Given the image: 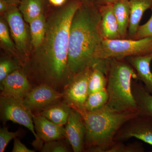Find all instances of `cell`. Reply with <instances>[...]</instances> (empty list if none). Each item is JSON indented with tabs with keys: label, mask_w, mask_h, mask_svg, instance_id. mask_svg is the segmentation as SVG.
<instances>
[{
	"label": "cell",
	"mask_w": 152,
	"mask_h": 152,
	"mask_svg": "<svg viewBox=\"0 0 152 152\" xmlns=\"http://www.w3.org/2000/svg\"><path fill=\"white\" fill-rule=\"evenodd\" d=\"M72 0L46 18L45 38L40 46L33 50L22 70L32 87L48 85L63 93L73 75L68 66V49L71 22L81 4Z\"/></svg>",
	"instance_id": "cell-1"
},
{
	"label": "cell",
	"mask_w": 152,
	"mask_h": 152,
	"mask_svg": "<svg viewBox=\"0 0 152 152\" xmlns=\"http://www.w3.org/2000/svg\"><path fill=\"white\" fill-rule=\"evenodd\" d=\"M98 5L82 2L70 28L67 63L73 75L97 64L95 53L104 39Z\"/></svg>",
	"instance_id": "cell-2"
},
{
	"label": "cell",
	"mask_w": 152,
	"mask_h": 152,
	"mask_svg": "<svg viewBox=\"0 0 152 152\" xmlns=\"http://www.w3.org/2000/svg\"><path fill=\"white\" fill-rule=\"evenodd\" d=\"M139 115L118 111L107 104L96 110L81 114L86 128L85 152H107L115 143L114 138L122 126Z\"/></svg>",
	"instance_id": "cell-3"
},
{
	"label": "cell",
	"mask_w": 152,
	"mask_h": 152,
	"mask_svg": "<svg viewBox=\"0 0 152 152\" xmlns=\"http://www.w3.org/2000/svg\"><path fill=\"white\" fill-rule=\"evenodd\" d=\"M105 60L107 104L118 111L139 113L132 91V82L137 80L135 70L125 58Z\"/></svg>",
	"instance_id": "cell-4"
},
{
	"label": "cell",
	"mask_w": 152,
	"mask_h": 152,
	"mask_svg": "<svg viewBox=\"0 0 152 152\" xmlns=\"http://www.w3.org/2000/svg\"><path fill=\"white\" fill-rule=\"evenodd\" d=\"M151 53H152V37L137 40L104 39L97 49L95 59L97 64L99 61L113 58H126Z\"/></svg>",
	"instance_id": "cell-5"
},
{
	"label": "cell",
	"mask_w": 152,
	"mask_h": 152,
	"mask_svg": "<svg viewBox=\"0 0 152 152\" xmlns=\"http://www.w3.org/2000/svg\"><path fill=\"white\" fill-rule=\"evenodd\" d=\"M1 120L3 124L8 121L26 127L32 133L35 140L32 145L40 151L42 145L39 141L33 121L34 113L23 103V99L12 97L0 96Z\"/></svg>",
	"instance_id": "cell-6"
},
{
	"label": "cell",
	"mask_w": 152,
	"mask_h": 152,
	"mask_svg": "<svg viewBox=\"0 0 152 152\" xmlns=\"http://www.w3.org/2000/svg\"><path fill=\"white\" fill-rule=\"evenodd\" d=\"M7 22L10 33L16 48L22 67L27 61L31 53L28 29L18 7L10 5L4 15Z\"/></svg>",
	"instance_id": "cell-7"
},
{
	"label": "cell",
	"mask_w": 152,
	"mask_h": 152,
	"mask_svg": "<svg viewBox=\"0 0 152 152\" xmlns=\"http://www.w3.org/2000/svg\"><path fill=\"white\" fill-rule=\"evenodd\" d=\"M93 68L75 75L64 92L63 101L81 114L86 112L85 104L88 96V82Z\"/></svg>",
	"instance_id": "cell-8"
},
{
	"label": "cell",
	"mask_w": 152,
	"mask_h": 152,
	"mask_svg": "<svg viewBox=\"0 0 152 152\" xmlns=\"http://www.w3.org/2000/svg\"><path fill=\"white\" fill-rule=\"evenodd\" d=\"M135 138L152 145V120L138 115L127 121L117 132L115 142H124Z\"/></svg>",
	"instance_id": "cell-9"
},
{
	"label": "cell",
	"mask_w": 152,
	"mask_h": 152,
	"mask_svg": "<svg viewBox=\"0 0 152 152\" xmlns=\"http://www.w3.org/2000/svg\"><path fill=\"white\" fill-rule=\"evenodd\" d=\"M64 93L48 85L33 87L23 99L25 105L34 113H40L52 104L63 100Z\"/></svg>",
	"instance_id": "cell-10"
},
{
	"label": "cell",
	"mask_w": 152,
	"mask_h": 152,
	"mask_svg": "<svg viewBox=\"0 0 152 152\" xmlns=\"http://www.w3.org/2000/svg\"><path fill=\"white\" fill-rule=\"evenodd\" d=\"M66 140L74 152H85L86 128L81 114L72 109L66 125Z\"/></svg>",
	"instance_id": "cell-11"
},
{
	"label": "cell",
	"mask_w": 152,
	"mask_h": 152,
	"mask_svg": "<svg viewBox=\"0 0 152 152\" xmlns=\"http://www.w3.org/2000/svg\"><path fill=\"white\" fill-rule=\"evenodd\" d=\"M33 87L21 69L16 70L0 83L1 96L23 99Z\"/></svg>",
	"instance_id": "cell-12"
},
{
	"label": "cell",
	"mask_w": 152,
	"mask_h": 152,
	"mask_svg": "<svg viewBox=\"0 0 152 152\" xmlns=\"http://www.w3.org/2000/svg\"><path fill=\"white\" fill-rule=\"evenodd\" d=\"M34 125L39 141L43 145L46 142L66 140L65 128L56 124L39 113H34Z\"/></svg>",
	"instance_id": "cell-13"
},
{
	"label": "cell",
	"mask_w": 152,
	"mask_h": 152,
	"mask_svg": "<svg viewBox=\"0 0 152 152\" xmlns=\"http://www.w3.org/2000/svg\"><path fill=\"white\" fill-rule=\"evenodd\" d=\"M101 16V28L104 39H121L113 4L98 5Z\"/></svg>",
	"instance_id": "cell-14"
},
{
	"label": "cell",
	"mask_w": 152,
	"mask_h": 152,
	"mask_svg": "<svg viewBox=\"0 0 152 152\" xmlns=\"http://www.w3.org/2000/svg\"><path fill=\"white\" fill-rule=\"evenodd\" d=\"M125 59L135 70L137 80L141 82L148 91L152 94V72L151 69L152 53L128 57Z\"/></svg>",
	"instance_id": "cell-15"
},
{
	"label": "cell",
	"mask_w": 152,
	"mask_h": 152,
	"mask_svg": "<svg viewBox=\"0 0 152 152\" xmlns=\"http://www.w3.org/2000/svg\"><path fill=\"white\" fill-rule=\"evenodd\" d=\"M132 91L140 115L152 120V94L140 81L133 80Z\"/></svg>",
	"instance_id": "cell-16"
},
{
	"label": "cell",
	"mask_w": 152,
	"mask_h": 152,
	"mask_svg": "<svg viewBox=\"0 0 152 152\" xmlns=\"http://www.w3.org/2000/svg\"><path fill=\"white\" fill-rule=\"evenodd\" d=\"M129 4L130 14L127 38L133 39L144 13L152 8V0H129Z\"/></svg>",
	"instance_id": "cell-17"
},
{
	"label": "cell",
	"mask_w": 152,
	"mask_h": 152,
	"mask_svg": "<svg viewBox=\"0 0 152 152\" xmlns=\"http://www.w3.org/2000/svg\"><path fill=\"white\" fill-rule=\"evenodd\" d=\"M72 109L62 100L49 106L39 113L53 123L64 126L67 122Z\"/></svg>",
	"instance_id": "cell-18"
},
{
	"label": "cell",
	"mask_w": 152,
	"mask_h": 152,
	"mask_svg": "<svg viewBox=\"0 0 152 152\" xmlns=\"http://www.w3.org/2000/svg\"><path fill=\"white\" fill-rule=\"evenodd\" d=\"M121 39H127L129 24V0H119L113 4Z\"/></svg>",
	"instance_id": "cell-19"
},
{
	"label": "cell",
	"mask_w": 152,
	"mask_h": 152,
	"mask_svg": "<svg viewBox=\"0 0 152 152\" xmlns=\"http://www.w3.org/2000/svg\"><path fill=\"white\" fill-rule=\"evenodd\" d=\"M48 0H21L18 8L25 20L31 21L44 15Z\"/></svg>",
	"instance_id": "cell-20"
},
{
	"label": "cell",
	"mask_w": 152,
	"mask_h": 152,
	"mask_svg": "<svg viewBox=\"0 0 152 152\" xmlns=\"http://www.w3.org/2000/svg\"><path fill=\"white\" fill-rule=\"evenodd\" d=\"M107 82L106 60H102L93 67L89 80V94L106 88Z\"/></svg>",
	"instance_id": "cell-21"
},
{
	"label": "cell",
	"mask_w": 152,
	"mask_h": 152,
	"mask_svg": "<svg viewBox=\"0 0 152 152\" xmlns=\"http://www.w3.org/2000/svg\"><path fill=\"white\" fill-rule=\"evenodd\" d=\"M46 23V18L44 14L34 19L29 23L31 45L33 49L32 50L37 49L42 43L45 35Z\"/></svg>",
	"instance_id": "cell-22"
},
{
	"label": "cell",
	"mask_w": 152,
	"mask_h": 152,
	"mask_svg": "<svg viewBox=\"0 0 152 152\" xmlns=\"http://www.w3.org/2000/svg\"><path fill=\"white\" fill-rule=\"evenodd\" d=\"M10 31L7 22L4 17H1L0 19V41L1 44L12 55V56L20 62L18 54L15 44L11 39Z\"/></svg>",
	"instance_id": "cell-23"
},
{
	"label": "cell",
	"mask_w": 152,
	"mask_h": 152,
	"mask_svg": "<svg viewBox=\"0 0 152 152\" xmlns=\"http://www.w3.org/2000/svg\"><path fill=\"white\" fill-rule=\"evenodd\" d=\"M108 99L106 88L89 94L85 104L86 111H94L103 107L107 104Z\"/></svg>",
	"instance_id": "cell-24"
},
{
	"label": "cell",
	"mask_w": 152,
	"mask_h": 152,
	"mask_svg": "<svg viewBox=\"0 0 152 152\" xmlns=\"http://www.w3.org/2000/svg\"><path fill=\"white\" fill-rule=\"evenodd\" d=\"M22 69V66L16 59L9 57H2L0 61V83L11 73Z\"/></svg>",
	"instance_id": "cell-25"
},
{
	"label": "cell",
	"mask_w": 152,
	"mask_h": 152,
	"mask_svg": "<svg viewBox=\"0 0 152 152\" xmlns=\"http://www.w3.org/2000/svg\"><path fill=\"white\" fill-rule=\"evenodd\" d=\"M145 149L140 142L135 141L125 144L124 142H115L106 152H144Z\"/></svg>",
	"instance_id": "cell-26"
},
{
	"label": "cell",
	"mask_w": 152,
	"mask_h": 152,
	"mask_svg": "<svg viewBox=\"0 0 152 152\" xmlns=\"http://www.w3.org/2000/svg\"><path fill=\"white\" fill-rule=\"evenodd\" d=\"M64 140H58L46 142L41 149L42 152H69L71 151L65 143Z\"/></svg>",
	"instance_id": "cell-27"
},
{
	"label": "cell",
	"mask_w": 152,
	"mask_h": 152,
	"mask_svg": "<svg viewBox=\"0 0 152 152\" xmlns=\"http://www.w3.org/2000/svg\"><path fill=\"white\" fill-rule=\"evenodd\" d=\"M19 131L16 132H9L8 127H4L0 129V152L4 151L9 143L12 139L20 135Z\"/></svg>",
	"instance_id": "cell-28"
},
{
	"label": "cell",
	"mask_w": 152,
	"mask_h": 152,
	"mask_svg": "<svg viewBox=\"0 0 152 152\" xmlns=\"http://www.w3.org/2000/svg\"><path fill=\"white\" fill-rule=\"evenodd\" d=\"M152 14L149 20L144 24L140 26L132 39L137 40L152 37Z\"/></svg>",
	"instance_id": "cell-29"
},
{
	"label": "cell",
	"mask_w": 152,
	"mask_h": 152,
	"mask_svg": "<svg viewBox=\"0 0 152 152\" xmlns=\"http://www.w3.org/2000/svg\"><path fill=\"white\" fill-rule=\"evenodd\" d=\"M13 148L12 152H35L36 151L28 148L25 145L22 143L20 139L16 137L14 139Z\"/></svg>",
	"instance_id": "cell-30"
},
{
	"label": "cell",
	"mask_w": 152,
	"mask_h": 152,
	"mask_svg": "<svg viewBox=\"0 0 152 152\" xmlns=\"http://www.w3.org/2000/svg\"><path fill=\"white\" fill-rule=\"evenodd\" d=\"M10 5L4 0H0V13L1 15H4L6 11L7 10Z\"/></svg>",
	"instance_id": "cell-31"
},
{
	"label": "cell",
	"mask_w": 152,
	"mask_h": 152,
	"mask_svg": "<svg viewBox=\"0 0 152 152\" xmlns=\"http://www.w3.org/2000/svg\"><path fill=\"white\" fill-rule=\"evenodd\" d=\"M50 4L55 7H61L65 3L66 0H48Z\"/></svg>",
	"instance_id": "cell-32"
},
{
	"label": "cell",
	"mask_w": 152,
	"mask_h": 152,
	"mask_svg": "<svg viewBox=\"0 0 152 152\" xmlns=\"http://www.w3.org/2000/svg\"><path fill=\"white\" fill-rule=\"evenodd\" d=\"M119 0H97L96 4L98 5L107 4H113Z\"/></svg>",
	"instance_id": "cell-33"
},
{
	"label": "cell",
	"mask_w": 152,
	"mask_h": 152,
	"mask_svg": "<svg viewBox=\"0 0 152 152\" xmlns=\"http://www.w3.org/2000/svg\"><path fill=\"white\" fill-rule=\"evenodd\" d=\"M4 1L8 3L9 4L15 5L18 6L20 4L21 0H4Z\"/></svg>",
	"instance_id": "cell-34"
},
{
	"label": "cell",
	"mask_w": 152,
	"mask_h": 152,
	"mask_svg": "<svg viewBox=\"0 0 152 152\" xmlns=\"http://www.w3.org/2000/svg\"><path fill=\"white\" fill-rule=\"evenodd\" d=\"M82 2H86L96 3L97 0H81Z\"/></svg>",
	"instance_id": "cell-35"
}]
</instances>
